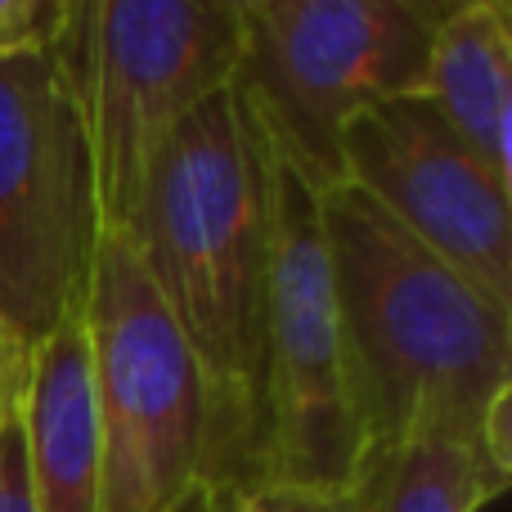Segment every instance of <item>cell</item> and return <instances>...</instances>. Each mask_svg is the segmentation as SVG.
Returning a JSON list of instances; mask_svg holds the SVG:
<instances>
[{
    "label": "cell",
    "instance_id": "1",
    "mask_svg": "<svg viewBox=\"0 0 512 512\" xmlns=\"http://www.w3.org/2000/svg\"><path fill=\"white\" fill-rule=\"evenodd\" d=\"M324 243L364 450L445 436L512 468V310L351 185L324 189Z\"/></svg>",
    "mask_w": 512,
    "mask_h": 512
},
{
    "label": "cell",
    "instance_id": "2",
    "mask_svg": "<svg viewBox=\"0 0 512 512\" xmlns=\"http://www.w3.org/2000/svg\"><path fill=\"white\" fill-rule=\"evenodd\" d=\"M126 239L212 378L256 486L265 171L234 86L207 99L162 144Z\"/></svg>",
    "mask_w": 512,
    "mask_h": 512
},
{
    "label": "cell",
    "instance_id": "3",
    "mask_svg": "<svg viewBox=\"0 0 512 512\" xmlns=\"http://www.w3.org/2000/svg\"><path fill=\"white\" fill-rule=\"evenodd\" d=\"M95 369L99 512H230L252 463L126 234H99L81 297Z\"/></svg>",
    "mask_w": 512,
    "mask_h": 512
},
{
    "label": "cell",
    "instance_id": "4",
    "mask_svg": "<svg viewBox=\"0 0 512 512\" xmlns=\"http://www.w3.org/2000/svg\"><path fill=\"white\" fill-rule=\"evenodd\" d=\"M450 0H239L234 90L261 135L319 189L342 185V131L423 99Z\"/></svg>",
    "mask_w": 512,
    "mask_h": 512
},
{
    "label": "cell",
    "instance_id": "5",
    "mask_svg": "<svg viewBox=\"0 0 512 512\" xmlns=\"http://www.w3.org/2000/svg\"><path fill=\"white\" fill-rule=\"evenodd\" d=\"M252 131L265 171L256 486L279 481L342 495L364 454V436L346 396L324 189L301 176L256 122Z\"/></svg>",
    "mask_w": 512,
    "mask_h": 512
},
{
    "label": "cell",
    "instance_id": "6",
    "mask_svg": "<svg viewBox=\"0 0 512 512\" xmlns=\"http://www.w3.org/2000/svg\"><path fill=\"white\" fill-rule=\"evenodd\" d=\"M99 234H126L162 144L239 72V0H72L63 27Z\"/></svg>",
    "mask_w": 512,
    "mask_h": 512
},
{
    "label": "cell",
    "instance_id": "7",
    "mask_svg": "<svg viewBox=\"0 0 512 512\" xmlns=\"http://www.w3.org/2000/svg\"><path fill=\"white\" fill-rule=\"evenodd\" d=\"M95 243V176L63 41L0 59V324L23 351L81 306Z\"/></svg>",
    "mask_w": 512,
    "mask_h": 512
},
{
    "label": "cell",
    "instance_id": "8",
    "mask_svg": "<svg viewBox=\"0 0 512 512\" xmlns=\"http://www.w3.org/2000/svg\"><path fill=\"white\" fill-rule=\"evenodd\" d=\"M342 185L360 189L418 248L512 310V203L427 99H396L342 131Z\"/></svg>",
    "mask_w": 512,
    "mask_h": 512
},
{
    "label": "cell",
    "instance_id": "9",
    "mask_svg": "<svg viewBox=\"0 0 512 512\" xmlns=\"http://www.w3.org/2000/svg\"><path fill=\"white\" fill-rule=\"evenodd\" d=\"M18 427H23L32 512H99L104 459H99L95 369H90V333L81 306L68 310L59 328L27 351Z\"/></svg>",
    "mask_w": 512,
    "mask_h": 512
},
{
    "label": "cell",
    "instance_id": "10",
    "mask_svg": "<svg viewBox=\"0 0 512 512\" xmlns=\"http://www.w3.org/2000/svg\"><path fill=\"white\" fill-rule=\"evenodd\" d=\"M423 99L454 140L512 189V5L450 0L432 32Z\"/></svg>",
    "mask_w": 512,
    "mask_h": 512
},
{
    "label": "cell",
    "instance_id": "11",
    "mask_svg": "<svg viewBox=\"0 0 512 512\" xmlns=\"http://www.w3.org/2000/svg\"><path fill=\"white\" fill-rule=\"evenodd\" d=\"M512 468H499L472 445L445 436H400L369 445L342 490L346 512H481L508 490Z\"/></svg>",
    "mask_w": 512,
    "mask_h": 512
},
{
    "label": "cell",
    "instance_id": "12",
    "mask_svg": "<svg viewBox=\"0 0 512 512\" xmlns=\"http://www.w3.org/2000/svg\"><path fill=\"white\" fill-rule=\"evenodd\" d=\"M72 0H0V59L32 54L59 41Z\"/></svg>",
    "mask_w": 512,
    "mask_h": 512
},
{
    "label": "cell",
    "instance_id": "13",
    "mask_svg": "<svg viewBox=\"0 0 512 512\" xmlns=\"http://www.w3.org/2000/svg\"><path fill=\"white\" fill-rule=\"evenodd\" d=\"M230 512H346V508H342V495H328V490L261 481V486L243 490Z\"/></svg>",
    "mask_w": 512,
    "mask_h": 512
},
{
    "label": "cell",
    "instance_id": "14",
    "mask_svg": "<svg viewBox=\"0 0 512 512\" xmlns=\"http://www.w3.org/2000/svg\"><path fill=\"white\" fill-rule=\"evenodd\" d=\"M0 512H32V490H27V463H23V427L18 409L0 423Z\"/></svg>",
    "mask_w": 512,
    "mask_h": 512
},
{
    "label": "cell",
    "instance_id": "15",
    "mask_svg": "<svg viewBox=\"0 0 512 512\" xmlns=\"http://www.w3.org/2000/svg\"><path fill=\"white\" fill-rule=\"evenodd\" d=\"M23 378H27V351L9 337V328L0 324V423L18 409L23 396Z\"/></svg>",
    "mask_w": 512,
    "mask_h": 512
}]
</instances>
